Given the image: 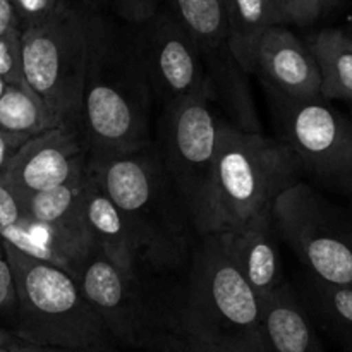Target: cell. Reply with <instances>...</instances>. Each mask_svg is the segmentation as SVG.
Listing matches in <instances>:
<instances>
[{
	"mask_svg": "<svg viewBox=\"0 0 352 352\" xmlns=\"http://www.w3.org/2000/svg\"><path fill=\"white\" fill-rule=\"evenodd\" d=\"M153 100L136 33H126L100 16L78 120V134L88 157L126 153L150 143Z\"/></svg>",
	"mask_w": 352,
	"mask_h": 352,
	"instance_id": "6da1fadb",
	"label": "cell"
},
{
	"mask_svg": "<svg viewBox=\"0 0 352 352\" xmlns=\"http://www.w3.org/2000/svg\"><path fill=\"white\" fill-rule=\"evenodd\" d=\"M89 168L126 217L148 274H164L191 260L201 236L165 170L157 141L89 158Z\"/></svg>",
	"mask_w": 352,
	"mask_h": 352,
	"instance_id": "7a4b0ae2",
	"label": "cell"
},
{
	"mask_svg": "<svg viewBox=\"0 0 352 352\" xmlns=\"http://www.w3.org/2000/svg\"><path fill=\"white\" fill-rule=\"evenodd\" d=\"M168 329L232 352H270L263 301L234 263L220 234L199 237L184 289L162 298L160 332Z\"/></svg>",
	"mask_w": 352,
	"mask_h": 352,
	"instance_id": "3957f363",
	"label": "cell"
},
{
	"mask_svg": "<svg viewBox=\"0 0 352 352\" xmlns=\"http://www.w3.org/2000/svg\"><path fill=\"white\" fill-rule=\"evenodd\" d=\"M17 291L14 336L40 346L113 352L117 342L69 272L3 243Z\"/></svg>",
	"mask_w": 352,
	"mask_h": 352,
	"instance_id": "277c9868",
	"label": "cell"
},
{
	"mask_svg": "<svg viewBox=\"0 0 352 352\" xmlns=\"http://www.w3.org/2000/svg\"><path fill=\"white\" fill-rule=\"evenodd\" d=\"M302 175L301 162L284 141L246 133L223 117L208 234L226 232L272 210L275 199Z\"/></svg>",
	"mask_w": 352,
	"mask_h": 352,
	"instance_id": "5b68a950",
	"label": "cell"
},
{
	"mask_svg": "<svg viewBox=\"0 0 352 352\" xmlns=\"http://www.w3.org/2000/svg\"><path fill=\"white\" fill-rule=\"evenodd\" d=\"M100 16L88 0H62L47 21L21 31L24 78L43 102L52 127L78 133L86 64Z\"/></svg>",
	"mask_w": 352,
	"mask_h": 352,
	"instance_id": "8992f818",
	"label": "cell"
},
{
	"mask_svg": "<svg viewBox=\"0 0 352 352\" xmlns=\"http://www.w3.org/2000/svg\"><path fill=\"white\" fill-rule=\"evenodd\" d=\"M223 116L210 100L188 98L165 107L158 151L199 236L208 234L213 172Z\"/></svg>",
	"mask_w": 352,
	"mask_h": 352,
	"instance_id": "52a82bcc",
	"label": "cell"
},
{
	"mask_svg": "<svg viewBox=\"0 0 352 352\" xmlns=\"http://www.w3.org/2000/svg\"><path fill=\"white\" fill-rule=\"evenodd\" d=\"M272 217L308 275L352 289V223L318 189L296 182L275 199Z\"/></svg>",
	"mask_w": 352,
	"mask_h": 352,
	"instance_id": "ba28073f",
	"label": "cell"
},
{
	"mask_svg": "<svg viewBox=\"0 0 352 352\" xmlns=\"http://www.w3.org/2000/svg\"><path fill=\"white\" fill-rule=\"evenodd\" d=\"M278 140L302 165V172L322 188L352 192V120L329 105L323 96L287 98L268 91Z\"/></svg>",
	"mask_w": 352,
	"mask_h": 352,
	"instance_id": "9c48e42d",
	"label": "cell"
},
{
	"mask_svg": "<svg viewBox=\"0 0 352 352\" xmlns=\"http://www.w3.org/2000/svg\"><path fill=\"white\" fill-rule=\"evenodd\" d=\"M76 282L117 346L151 349L160 333V296L113 265L96 246L76 267Z\"/></svg>",
	"mask_w": 352,
	"mask_h": 352,
	"instance_id": "30bf717a",
	"label": "cell"
},
{
	"mask_svg": "<svg viewBox=\"0 0 352 352\" xmlns=\"http://www.w3.org/2000/svg\"><path fill=\"white\" fill-rule=\"evenodd\" d=\"M138 47L162 109L188 98L210 100L205 64L191 34L167 6L138 24ZM212 102V100H210Z\"/></svg>",
	"mask_w": 352,
	"mask_h": 352,
	"instance_id": "8fae6325",
	"label": "cell"
},
{
	"mask_svg": "<svg viewBox=\"0 0 352 352\" xmlns=\"http://www.w3.org/2000/svg\"><path fill=\"white\" fill-rule=\"evenodd\" d=\"M88 164L89 157L78 133L50 127L21 146L6 179L24 198L79 179L88 170Z\"/></svg>",
	"mask_w": 352,
	"mask_h": 352,
	"instance_id": "7c38bea8",
	"label": "cell"
},
{
	"mask_svg": "<svg viewBox=\"0 0 352 352\" xmlns=\"http://www.w3.org/2000/svg\"><path fill=\"white\" fill-rule=\"evenodd\" d=\"M256 74L268 91L287 98L309 100L322 96V74L308 41H302L284 24H275L258 47Z\"/></svg>",
	"mask_w": 352,
	"mask_h": 352,
	"instance_id": "4fadbf2b",
	"label": "cell"
},
{
	"mask_svg": "<svg viewBox=\"0 0 352 352\" xmlns=\"http://www.w3.org/2000/svg\"><path fill=\"white\" fill-rule=\"evenodd\" d=\"M81 215L93 246L98 248L113 265L134 278L148 275L136 239L113 199L88 167L81 196Z\"/></svg>",
	"mask_w": 352,
	"mask_h": 352,
	"instance_id": "5bb4252c",
	"label": "cell"
},
{
	"mask_svg": "<svg viewBox=\"0 0 352 352\" xmlns=\"http://www.w3.org/2000/svg\"><path fill=\"white\" fill-rule=\"evenodd\" d=\"M274 230V217L268 210L234 229L219 232L234 263L261 299L287 284Z\"/></svg>",
	"mask_w": 352,
	"mask_h": 352,
	"instance_id": "9a60e30c",
	"label": "cell"
},
{
	"mask_svg": "<svg viewBox=\"0 0 352 352\" xmlns=\"http://www.w3.org/2000/svg\"><path fill=\"white\" fill-rule=\"evenodd\" d=\"M261 301L270 352H325L308 311L289 282Z\"/></svg>",
	"mask_w": 352,
	"mask_h": 352,
	"instance_id": "2e32d148",
	"label": "cell"
},
{
	"mask_svg": "<svg viewBox=\"0 0 352 352\" xmlns=\"http://www.w3.org/2000/svg\"><path fill=\"white\" fill-rule=\"evenodd\" d=\"M167 7L196 41L205 69L236 58L229 43L226 0H167Z\"/></svg>",
	"mask_w": 352,
	"mask_h": 352,
	"instance_id": "e0dca14e",
	"label": "cell"
},
{
	"mask_svg": "<svg viewBox=\"0 0 352 352\" xmlns=\"http://www.w3.org/2000/svg\"><path fill=\"white\" fill-rule=\"evenodd\" d=\"M226 12L234 57L253 74L263 34L275 24H284L277 0H226Z\"/></svg>",
	"mask_w": 352,
	"mask_h": 352,
	"instance_id": "ac0fdd59",
	"label": "cell"
},
{
	"mask_svg": "<svg viewBox=\"0 0 352 352\" xmlns=\"http://www.w3.org/2000/svg\"><path fill=\"white\" fill-rule=\"evenodd\" d=\"M86 175L88 170L79 179L65 182L54 189L34 192L24 198L21 196L26 208V219L55 227L79 246H91L81 215V196Z\"/></svg>",
	"mask_w": 352,
	"mask_h": 352,
	"instance_id": "d6986e66",
	"label": "cell"
},
{
	"mask_svg": "<svg viewBox=\"0 0 352 352\" xmlns=\"http://www.w3.org/2000/svg\"><path fill=\"white\" fill-rule=\"evenodd\" d=\"M322 74V96L352 100V38L344 30H322L308 40Z\"/></svg>",
	"mask_w": 352,
	"mask_h": 352,
	"instance_id": "ffe728a7",
	"label": "cell"
},
{
	"mask_svg": "<svg viewBox=\"0 0 352 352\" xmlns=\"http://www.w3.org/2000/svg\"><path fill=\"white\" fill-rule=\"evenodd\" d=\"M50 127L47 109L30 86H7L0 96V129L33 138Z\"/></svg>",
	"mask_w": 352,
	"mask_h": 352,
	"instance_id": "44dd1931",
	"label": "cell"
},
{
	"mask_svg": "<svg viewBox=\"0 0 352 352\" xmlns=\"http://www.w3.org/2000/svg\"><path fill=\"white\" fill-rule=\"evenodd\" d=\"M308 292L320 318L352 352V289L325 284L309 275Z\"/></svg>",
	"mask_w": 352,
	"mask_h": 352,
	"instance_id": "7402d4cb",
	"label": "cell"
},
{
	"mask_svg": "<svg viewBox=\"0 0 352 352\" xmlns=\"http://www.w3.org/2000/svg\"><path fill=\"white\" fill-rule=\"evenodd\" d=\"M21 31H12L0 38V78L12 86H28L23 69Z\"/></svg>",
	"mask_w": 352,
	"mask_h": 352,
	"instance_id": "603a6c76",
	"label": "cell"
},
{
	"mask_svg": "<svg viewBox=\"0 0 352 352\" xmlns=\"http://www.w3.org/2000/svg\"><path fill=\"white\" fill-rule=\"evenodd\" d=\"M151 349L155 352H232L203 337L174 329L162 330Z\"/></svg>",
	"mask_w": 352,
	"mask_h": 352,
	"instance_id": "cb8c5ba5",
	"label": "cell"
},
{
	"mask_svg": "<svg viewBox=\"0 0 352 352\" xmlns=\"http://www.w3.org/2000/svg\"><path fill=\"white\" fill-rule=\"evenodd\" d=\"M284 24L309 26L315 23L327 9V0H277Z\"/></svg>",
	"mask_w": 352,
	"mask_h": 352,
	"instance_id": "d4e9b609",
	"label": "cell"
},
{
	"mask_svg": "<svg viewBox=\"0 0 352 352\" xmlns=\"http://www.w3.org/2000/svg\"><path fill=\"white\" fill-rule=\"evenodd\" d=\"M126 23L138 26L146 23L162 9V0H103Z\"/></svg>",
	"mask_w": 352,
	"mask_h": 352,
	"instance_id": "484cf974",
	"label": "cell"
},
{
	"mask_svg": "<svg viewBox=\"0 0 352 352\" xmlns=\"http://www.w3.org/2000/svg\"><path fill=\"white\" fill-rule=\"evenodd\" d=\"M26 219V208L17 189L0 175V229L16 226Z\"/></svg>",
	"mask_w": 352,
	"mask_h": 352,
	"instance_id": "4316f807",
	"label": "cell"
},
{
	"mask_svg": "<svg viewBox=\"0 0 352 352\" xmlns=\"http://www.w3.org/2000/svg\"><path fill=\"white\" fill-rule=\"evenodd\" d=\"M10 2L14 3L19 16L21 30H24L47 21L58 9L62 0H10Z\"/></svg>",
	"mask_w": 352,
	"mask_h": 352,
	"instance_id": "83f0119b",
	"label": "cell"
},
{
	"mask_svg": "<svg viewBox=\"0 0 352 352\" xmlns=\"http://www.w3.org/2000/svg\"><path fill=\"white\" fill-rule=\"evenodd\" d=\"M17 309V291L12 268L0 244V313H14Z\"/></svg>",
	"mask_w": 352,
	"mask_h": 352,
	"instance_id": "f1b7e54d",
	"label": "cell"
},
{
	"mask_svg": "<svg viewBox=\"0 0 352 352\" xmlns=\"http://www.w3.org/2000/svg\"><path fill=\"white\" fill-rule=\"evenodd\" d=\"M30 140L28 136H19V134H10L0 129V175H6L12 164L14 157L21 150L26 141Z\"/></svg>",
	"mask_w": 352,
	"mask_h": 352,
	"instance_id": "f546056e",
	"label": "cell"
},
{
	"mask_svg": "<svg viewBox=\"0 0 352 352\" xmlns=\"http://www.w3.org/2000/svg\"><path fill=\"white\" fill-rule=\"evenodd\" d=\"M21 30V21L10 0H0V38Z\"/></svg>",
	"mask_w": 352,
	"mask_h": 352,
	"instance_id": "4dcf8cb0",
	"label": "cell"
},
{
	"mask_svg": "<svg viewBox=\"0 0 352 352\" xmlns=\"http://www.w3.org/2000/svg\"><path fill=\"white\" fill-rule=\"evenodd\" d=\"M7 352H82V351H74V349H64V347H54V346H40V344L26 342V340H21L9 344Z\"/></svg>",
	"mask_w": 352,
	"mask_h": 352,
	"instance_id": "1f68e13d",
	"label": "cell"
},
{
	"mask_svg": "<svg viewBox=\"0 0 352 352\" xmlns=\"http://www.w3.org/2000/svg\"><path fill=\"white\" fill-rule=\"evenodd\" d=\"M14 337H16L14 333H10V332H7V330L0 329V347L9 346V344L14 340Z\"/></svg>",
	"mask_w": 352,
	"mask_h": 352,
	"instance_id": "d6a6232c",
	"label": "cell"
},
{
	"mask_svg": "<svg viewBox=\"0 0 352 352\" xmlns=\"http://www.w3.org/2000/svg\"><path fill=\"white\" fill-rule=\"evenodd\" d=\"M7 86H9V85H7V82L3 81L2 78H0V96L3 95V91H6V89H7Z\"/></svg>",
	"mask_w": 352,
	"mask_h": 352,
	"instance_id": "836d02e7",
	"label": "cell"
},
{
	"mask_svg": "<svg viewBox=\"0 0 352 352\" xmlns=\"http://www.w3.org/2000/svg\"><path fill=\"white\" fill-rule=\"evenodd\" d=\"M327 2H329V7H332V6H336V3L339 2V0H327Z\"/></svg>",
	"mask_w": 352,
	"mask_h": 352,
	"instance_id": "e575fe53",
	"label": "cell"
},
{
	"mask_svg": "<svg viewBox=\"0 0 352 352\" xmlns=\"http://www.w3.org/2000/svg\"><path fill=\"white\" fill-rule=\"evenodd\" d=\"M7 347H9V346H6V347H0V352H7V351H9V349H7Z\"/></svg>",
	"mask_w": 352,
	"mask_h": 352,
	"instance_id": "d590c367",
	"label": "cell"
},
{
	"mask_svg": "<svg viewBox=\"0 0 352 352\" xmlns=\"http://www.w3.org/2000/svg\"><path fill=\"white\" fill-rule=\"evenodd\" d=\"M88 2H93V3H100V2H103V0H88Z\"/></svg>",
	"mask_w": 352,
	"mask_h": 352,
	"instance_id": "8d00e7d4",
	"label": "cell"
},
{
	"mask_svg": "<svg viewBox=\"0 0 352 352\" xmlns=\"http://www.w3.org/2000/svg\"><path fill=\"white\" fill-rule=\"evenodd\" d=\"M347 33H349V36L352 38V23H351V28H349V31H347Z\"/></svg>",
	"mask_w": 352,
	"mask_h": 352,
	"instance_id": "74e56055",
	"label": "cell"
},
{
	"mask_svg": "<svg viewBox=\"0 0 352 352\" xmlns=\"http://www.w3.org/2000/svg\"><path fill=\"white\" fill-rule=\"evenodd\" d=\"M351 201H352V192H351Z\"/></svg>",
	"mask_w": 352,
	"mask_h": 352,
	"instance_id": "f35d334b",
	"label": "cell"
},
{
	"mask_svg": "<svg viewBox=\"0 0 352 352\" xmlns=\"http://www.w3.org/2000/svg\"><path fill=\"white\" fill-rule=\"evenodd\" d=\"M0 244H2V239H0Z\"/></svg>",
	"mask_w": 352,
	"mask_h": 352,
	"instance_id": "ab89813d",
	"label": "cell"
}]
</instances>
